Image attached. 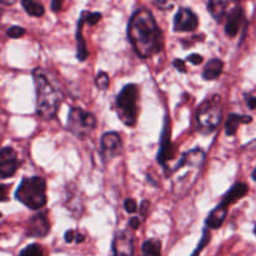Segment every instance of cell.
<instances>
[{
	"mask_svg": "<svg viewBox=\"0 0 256 256\" xmlns=\"http://www.w3.org/2000/svg\"><path fill=\"white\" fill-rule=\"evenodd\" d=\"M62 8V2H58V0H54V2H52V10H54L55 12H60Z\"/></svg>",
	"mask_w": 256,
	"mask_h": 256,
	"instance_id": "33",
	"label": "cell"
},
{
	"mask_svg": "<svg viewBox=\"0 0 256 256\" xmlns=\"http://www.w3.org/2000/svg\"><path fill=\"white\" fill-rule=\"evenodd\" d=\"M129 226L132 228V230H136L140 226V219L139 218H132L129 222Z\"/></svg>",
	"mask_w": 256,
	"mask_h": 256,
	"instance_id": "32",
	"label": "cell"
},
{
	"mask_svg": "<svg viewBox=\"0 0 256 256\" xmlns=\"http://www.w3.org/2000/svg\"><path fill=\"white\" fill-rule=\"evenodd\" d=\"M172 132H170V122L168 116H165L164 125H162V132L160 136V150L158 154V162L162 164L165 169H168V165L172 162L175 155V149L172 144Z\"/></svg>",
	"mask_w": 256,
	"mask_h": 256,
	"instance_id": "7",
	"label": "cell"
},
{
	"mask_svg": "<svg viewBox=\"0 0 256 256\" xmlns=\"http://www.w3.org/2000/svg\"><path fill=\"white\" fill-rule=\"evenodd\" d=\"M228 215V206L224 204H219L206 218V226L210 229H219L224 222Z\"/></svg>",
	"mask_w": 256,
	"mask_h": 256,
	"instance_id": "15",
	"label": "cell"
},
{
	"mask_svg": "<svg viewBox=\"0 0 256 256\" xmlns=\"http://www.w3.org/2000/svg\"><path fill=\"white\" fill-rule=\"evenodd\" d=\"M86 22L85 20V10L82 12V16L79 18V22H78V28H76V58L79 62H85V59L88 58V50H86V44H85V39L82 36V26Z\"/></svg>",
	"mask_w": 256,
	"mask_h": 256,
	"instance_id": "14",
	"label": "cell"
},
{
	"mask_svg": "<svg viewBox=\"0 0 256 256\" xmlns=\"http://www.w3.org/2000/svg\"><path fill=\"white\" fill-rule=\"evenodd\" d=\"M96 126V118L94 114L80 108H72L68 118L69 132L79 138H84Z\"/></svg>",
	"mask_w": 256,
	"mask_h": 256,
	"instance_id": "6",
	"label": "cell"
},
{
	"mask_svg": "<svg viewBox=\"0 0 256 256\" xmlns=\"http://www.w3.org/2000/svg\"><path fill=\"white\" fill-rule=\"evenodd\" d=\"M222 110L220 106V96L214 95L210 99H206L199 106L196 112V122L199 132H212L220 124Z\"/></svg>",
	"mask_w": 256,
	"mask_h": 256,
	"instance_id": "5",
	"label": "cell"
},
{
	"mask_svg": "<svg viewBox=\"0 0 256 256\" xmlns=\"http://www.w3.org/2000/svg\"><path fill=\"white\" fill-rule=\"evenodd\" d=\"M18 256H44V250L40 245L30 244L24 248Z\"/></svg>",
	"mask_w": 256,
	"mask_h": 256,
	"instance_id": "22",
	"label": "cell"
},
{
	"mask_svg": "<svg viewBox=\"0 0 256 256\" xmlns=\"http://www.w3.org/2000/svg\"><path fill=\"white\" fill-rule=\"evenodd\" d=\"M149 208H150V202H148V200H144V202L140 204V212H142V215L144 218L148 215V210H149Z\"/></svg>",
	"mask_w": 256,
	"mask_h": 256,
	"instance_id": "31",
	"label": "cell"
},
{
	"mask_svg": "<svg viewBox=\"0 0 256 256\" xmlns=\"http://www.w3.org/2000/svg\"><path fill=\"white\" fill-rule=\"evenodd\" d=\"M175 68L178 69V72H186V65H185V62L182 59H175L174 62H172Z\"/></svg>",
	"mask_w": 256,
	"mask_h": 256,
	"instance_id": "29",
	"label": "cell"
},
{
	"mask_svg": "<svg viewBox=\"0 0 256 256\" xmlns=\"http://www.w3.org/2000/svg\"><path fill=\"white\" fill-rule=\"evenodd\" d=\"M32 78L36 94V114L44 120L52 119L62 104V90L52 80L49 72L42 68H36L32 72Z\"/></svg>",
	"mask_w": 256,
	"mask_h": 256,
	"instance_id": "2",
	"label": "cell"
},
{
	"mask_svg": "<svg viewBox=\"0 0 256 256\" xmlns=\"http://www.w3.org/2000/svg\"><path fill=\"white\" fill-rule=\"evenodd\" d=\"M28 235L32 238H44L49 234L50 224L46 218V212H38L32 218H30L28 224Z\"/></svg>",
	"mask_w": 256,
	"mask_h": 256,
	"instance_id": "12",
	"label": "cell"
},
{
	"mask_svg": "<svg viewBox=\"0 0 256 256\" xmlns=\"http://www.w3.org/2000/svg\"><path fill=\"white\" fill-rule=\"evenodd\" d=\"M252 179H254L255 182H256V168H255L254 172H252Z\"/></svg>",
	"mask_w": 256,
	"mask_h": 256,
	"instance_id": "38",
	"label": "cell"
},
{
	"mask_svg": "<svg viewBox=\"0 0 256 256\" xmlns=\"http://www.w3.org/2000/svg\"><path fill=\"white\" fill-rule=\"evenodd\" d=\"M25 34V29L22 26H10L9 29L6 30V35L9 38H12V39H18V38H22L24 36Z\"/></svg>",
	"mask_w": 256,
	"mask_h": 256,
	"instance_id": "25",
	"label": "cell"
},
{
	"mask_svg": "<svg viewBox=\"0 0 256 256\" xmlns=\"http://www.w3.org/2000/svg\"><path fill=\"white\" fill-rule=\"evenodd\" d=\"M64 239L66 242H75V239H76V232H75L74 230H68L64 235Z\"/></svg>",
	"mask_w": 256,
	"mask_h": 256,
	"instance_id": "30",
	"label": "cell"
},
{
	"mask_svg": "<svg viewBox=\"0 0 256 256\" xmlns=\"http://www.w3.org/2000/svg\"><path fill=\"white\" fill-rule=\"evenodd\" d=\"M222 69H224V62L220 59H212L208 62L205 65L204 70H202V78L208 82L210 80H215L222 75Z\"/></svg>",
	"mask_w": 256,
	"mask_h": 256,
	"instance_id": "18",
	"label": "cell"
},
{
	"mask_svg": "<svg viewBox=\"0 0 256 256\" xmlns=\"http://www.w3.org/2000/svg\"><path fill=\"white\" fill-rule=\"evenodd\" d=\"M155 5H158V6H159V8H164V6H168V8H172V4H169V2H155Z\"/></svg>",
	"mask_w": 256,
	"mask_h": 256,
	"instance_id": "35",
	"label": "cell"
},
{
	"mask_svg": "<svg viewBox=\"0 0 256 256\" xmlns=\"http://www.w3.org/2000/svg\"><path fill=\"white\" fill-rule=\"evenodd\" d=\"M210 238H212V235H210L209 230L205 229L204 232H202V240H200L199 245H198L196 249H195V252H192V256H199L200 252H202V249H204V248L206 246V245L210 242Z\"/></svg>",
	"mask_w": 256,
	"mask_h": 256,
	"instance_id": "24",
	"label": "cell"
},
{
	"mask_svg": "<svg viewBox=\"0 0 256 256\" xmlns=\"http://www.w3.org/2000/svg\"><path fill=\"white\" fill-rule=\"evenodd\" d=\"M5 189H6V185H2V202H5Z\"/></svg>",
	"mask_w": 256,
	"mask_h": 256,
	"instance_id": "37",
	"label": "cell"
},
{
	"mask_svg": "<svg viewBox=\"0 0 256 256\" xmlns=\"http://www.w3.org/2000/svg\"><path fill=\"white\" fill-rule=\"evenodd\" d=\"M186 60L189 62H192V64L199 65V64H202V60H204V58H202L200 54H192L186 58Z\"/></svg>",
	"mask_w": 256,
	"mask_h": 256,
	"instance_id": "28",
	"label": "cell"
},
{
	"mask_svg": "<svg viewBox=\"0 0 256 256\" xmlns=\"http://www.w3.org/2000/svg\"><path fill=\"white\" fill-rule=\"evenodd\" d=\"M199 26L196 14L189 8H182L174 18L175 32H194Z\"/></svg>",
	"mask_w": 256,
	"mask_h": 256,
	"instance_id": "10",
	"label": "cell"
},
{
	"mask_svg": "<svg viewBox=\"0 0 256 256\" xmlns=\"http://www.w3.org/2000/svg\"><path fill=\"white\" fill-rule=\"evenodd\" d=\"M248 106L250 109H256V96L248 98Z\"/></svg>",
	"mask_w": 256,
	"mask_h": 256,
	"instance_id": "34",
	"label": "cell"
},
{
	"mask_svg": "<svg viewBox=\"0 0 256 256\" xmlns=\"http://www.w3.org/2000/svg\"><path fill=\"white\" fill-rule=\"evenodd\" d=\"M138 99L139 88L135 84H128L116 96V110L120 120L128 126H134L138 119Z\"/></svg>",
	"mask_w": 256,
	"mask_h": 256,
	"instance_id": "4",
	"label": "cell"
},
{
	"mask_svg": "<svg viewBox=\"0 0 256 256\" xmlns=\"http://www.w3.org/2000/svg\"><path fill=\"white\" fill-rule=\"evenodd\" d=\"M22 5L30 16L39 18L42 15H44V5L40 4V2H34V0H22Z\"/></svg>",
	"mask_w": 256,
	"mask_h": 256,
	"instance_id": "21",
	"label": "cell"
},
{
	"mask_svg": "<svg viewBox=\"0 0 256 256\" xmlns=\"http://www.w3.org/2000/svg\"><path fill=\"white\" fill-rule=\"evenodd\" d=\"M85 236L82 234H76V239H75V242H78V244H80V242H84Z\"/></svg>",
	"mask_w": 256,
	"mask_h": 256,
	"instance_id": "36",
	"label": "cell"
},
{
	"mask_svg": "<svg viewBox=\"0 0 256 256\" xmlns=\"http://www.w3.org/2000/svg\"><path fill=\"white\" fill-rule=\"evenodd\" d=\"M254 232H255V235H256V225H255V229H254Z\"/></svg>",
	"mask_w": 256,
	"mask_h": 256,
	"instance_id": "39",
	"label": "cell"
},
{
	"mask_svg": "<svg viewBox=\"0 0 256 256\" xmlns=\"http://www.w3.org/2000/svg\"><path fill=\"white\" fill-rule=\"evenodd\" d=\"M252 118L249 115H239V114H230L225 122V132L229 136H234L236 134V130L240 124H248L252 122Z\"/></svg>",
	"mask_w": 256,
	"mask_h": 256,
	"instance_id": "17",
	"label": "cell"
},
{
	"mask_svg": "<svg viewBox=\"0 0 256 256\" xmlns=\"http://www.w3.org/2000/svg\"><path fill=\"white\" fill-rule=\"evenodd\" d=\"M15 199L30 210H40L46 205V182L42 178H24L15 190Z\"/></svg>",
	"mask_w": 256,
	"mask_h": 256,
	"instance_id": "3",
	"label": "cell"
},
{
	"mask_svg": "<svg viewBox=\"0 0 256 256\" xmlns=\"http://www.w3.org/2000/svg\"><path fill=\"white\" fill-rule=\"evenodd\" d=\"M100 146H102V156L105 162L118 156L122 152V138L118 132H109L102 134L100 139Z\"/></svg>",
	"mask_w": 256,
	"mask_h": 256,
	"instance_id": "8",
	"label": "cell"
},
{
	"mask_svg": "<svg viewBox=\"0 0 256 256\" xmlns=\"http://www.w3.org/2000/svg\"><path fill=\"white\" fill-rule=\"evenodd\" d=\"M112 256H134V236L129 230H122L115 235Z\"/></svg>",
	"mask_w": 256,
	"mask_h": 256,
	"instance_id": "9",
	"label": "cell"
},
{
	"mask_svg": "<svg viewBox=\"0 0 256 256\" xmlns=\"http://www.w3.org/2000/svg\"><path fill=\"white\" fill-rule=\"evenodd\" d=\"M18 169V156L12 148L5 146L0 152V178L12 176Z\"/></svg>",
	"mask_w": 256,
	"mask_h": 256,
	"instance_id": "11",
	"label": "cell"
},
{
	"mask_svg": "<svg viewBox=\"0 0 256 256\" xmlns=\"http://www.w3.org/2000/svg\"><path fill=\"white\" fill-rule=\"evenodd\" d=\"M245 16L244 12L240 6H235L234 9L230 12L229 18L226 20V24H225V34L228 36H236L240 32V28H242V24L244 22Z\"/></svg>",
	"mask_w": 256,
	"mask_h": 256,
	"instance_id": "13",
	"label": "cell"
},
{
	"mask_svg": "<svg viewBox=\"0 0 256 256\" xmlns=\"http://www.w3.org/2000/svg\"><path fill=\"white\" fill-rule=\"evenodd\" d=\"M140 256H162V242L158 239H149L142 244Z\"/></svg>",
	"mask_w": 256,
	"mask_h": 256,
	"instance_id": "20",
	"label": "cell"
},
{
	"mask_svg": "<svg viewBox=\"0 0 256 256\" xmlns=\"http://www.w3.org/2000/svg\"><path fill=\"white\" fill-rule=\"evenodd\" d=\"M95 84H96V86L99 88L100 90H106L110 84L109 75L105 72H99L96 75V79H95Z\"/></svg>",
	"mask_w": 256,
	"mask_h": 256,
	"instance_id": "23",
	"label": "cell"
},
{
	"mask_svg": "<svg viewBox=\"0 0 256 256\" xmlns=\"http://www.w3.org/2000/svg\"><path fill=\"white\" fill-rule=\"evenodd\" d=\"M228 5H229L228 2H208V10L216 22H222L225 16V12H226Z\"/></svg>",
	"mask_w": 256,
	"mask_h": 256,
	"instance_id": "19",
	"label": "cell"
},
{
	"mask_svg": "<svg viewBox=\"0 0 256 256\" xmlns=\"http://www.w3.org/2000/svg\"><path fill=\"white\" fill-rule=\"evenodd\" d=\"M124 208H125V210H126L128 212L132 214V212H135L138 210L136 202H135L134 199H126L124 202Z\"/></svg>",
	"mask_w": 256,
	"mask_h": 256,
	"instance_id": "27",
	"label": "cell"
},
{
	"mask_svg": "<svg viewBox=\"0 0 256 256\" xmlns=\"http://www.w3.org/2000/svg\"><path fill=\"white\" fill-rule=\"evenodd\" d=\"M102 18V12H89L85 10V20H86L88 25H95L96 22H100V19Z\"/></svg>",
	"mask_w": 256,
	"mask_h": 256,
	"instance_id": "26",
	"label": "cell"
},
{
	"mask_svg": "<svg viewBox=\"0 0 256 256\" xmlns=\"http://www.w3.org/2000/svg\"><path fill=\"white\" fill-rule=\"evenodd\" d=\"M128 38L135 52L142 59L158 54L164 48L162 29L146 8H140L132 15L128 25Z\"/></svg>",
	"mask_w": 256,
	"mask_h": 256,
	"instance_id": "1",
	"label": "cell"
},
{
	"mask_svg": "<svg viewBox=\"0 0 256 256\" xmlns=\"http://www.w3.org/2000/svg\"><path fill=\"white\" fill-rule=\"evenodd\" d=\"M248 192H249V189H248L246 184H244V182H236V184L225 194L222 204L226 205V206L235 204V202H239L242 198H244L245 195L248 194Z\"/></svg>",
	"mask_w": 256,
	"mask_h": 256,
	"instance_id": "16",
	"label": "cell"
}]
</instances>
